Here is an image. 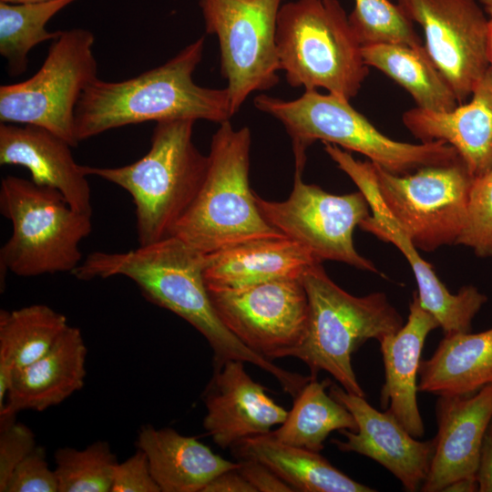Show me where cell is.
Masks as SVG:
<instances>
[{"label":"cell","instance_id":"obj_1","mask_svg":"<svg viewBox=\"0 0 492 492\" xmlns=\"http://www.w3.org/2000/svg\"><path fill=\"white\" fill-rule=\"evenodd\" d=\"M204 266V254L171 235L124 252L94 251L72 274L82 281L118 275L130 279L149 301L179 315L205 337L214 353L215 368L228 360L250 363L273 375L294 397L310 376L277 366L225 327L210 301Z\"/></svg>","mask_w":492,"mask_h":492},{"label":"cell","instance_id":"obj_2","mask_svg":"<svg viewBox=\"0 0 492 492\" xmlns=\"http://www.w3.org/2000/svg\"><path fill=\"white\" fill-rule=\"evenodd\" d=\"M204 37L164 64L121 81L96 78L83 91L75 112L77 140L128 125L171 119L231 120L228 89L199 86L193 73L201 62Z\"/></svg>","mask_w":492,"mask_h":492},{"label":"cell","instance_id":"obj_3","mask_svg":"<svg viewBox=\"0 0 492 492\" xmlns=\"http://www.w3.org/2000/svg\"><path fill=\"white\" fill-rule=\"evenodd\" d=\"M349 101L331 93L310 90L292 100L261 94L255 97L254 106L285 128L292 139L295 172L298 173H303L306 150L316 140L334 144L349 152H358L374 164L397 175L459 159L456 149L442 140L414 144L390 138Z\"/></svg>","mask_w":492,"mask_h":492},{"label":"cell","instance_id":"obj_4","mask_svg":"<svg viewBox=\"0 0 492 492\" xmlns=\"http://www.w3.org/2000/svg\"><path fill=\"white\" fill-rule=\"evenodd\" d=\"M195 122H156L149 151L133 163L114 168L83 165L87 176L101 178L130 194L139 245L170 236L202 185L209 159L193 142Z\"/></svg>","mask_w":492,"mask_h":492},{"label":"cell","instance_id":"obj_5","mask_svg":"<svg viewBox=\"0 0 492 492\" xmlns=\"http://www.w3.org/2000/svg\"><path fill=\"white\" fill-rule=\"evenodd\" d=\"M251 144L248 127L236 129L231 120L220 124L211 138L205 179L172 236L204 255L284 236L263 218L250 187Z\"/></svg>","mask_w":492,"mask_h":492},{"label":"cell","instance_id":"obj_6","mask_svg":"<svg viewBox=\"0 0 492 492\" xmlns=\"http://www.w3.org/2000/svg\"><path fill=\"white\" fill-rule=\"evenodd\" d=\"M308 302L305 337L292 357L309 367L311 377L329 373L348 393L364 396L352 367V354L369 339L380 342L396 333L403 317L384 292L354 296L327 275L322 263L310 266L302 276Z\"/></svg>","mask_w":492,"mask_h":492},{"label":"cell","instance_id":"obj_7","mask_svg":"<svg viewBox=\"0 0 492 492\" xmlns=\"http://www.w3.org/2000/svg\"><path fill=\"white\" fill-rule=\"evenodd\" d=\"M276 43L280 68L293 87H321L350 100L369 74L363 46L338 0L282 4Z\"/></svg>","mask_w":492,"mask_h":492},{"label":"cell","instance_id":"obj_8","mask_svg":"<svg viewBox=\"0 0 492 492\" xmlns=\"http://www.w3.org/2000/svg\"><path fill=\"white\" fill-rule=\"evenodd\" d=\"M0 211L12 234L0 250L1 277L73 272L79 245L92 231V216L75 210L57 190L23 178L1 180Z\"/></svg>","mask_w":492,"mask_h":492},{"label":"cell","instance_id":"obj_9","mask_svg":"<svg viewBox=\"0 0 492 492\" xmlns=\"http://www.w3.org/2000/svg\"><path fill=\"white\" fill-rule=\"evenodd\" d=\"M94 44L87 29L61 31L36 74L1 85L0 122L42 127L77 147L76 108L86 87L98 77Z\"/></svg>","mask_w":492,"mask_h":492},{"label":"cell","instance_id":"obj_10","mask_svg":"<svg viewBox=\"0 0 492 492\" xmlns=\"http://www.w3.org/2000/svg\"><path fill=\"white\" fill-rule=\"evenodd\" d=\"M374 165L382 200L417 250L456 244L466 224L474 179L461 158L404 175Z\"/></svg>","mask_w":492,"mask_h":492},{"label":"cell","instance_id":"obj_11","mask_svg":"<svg viewBox=\"0 0 492 492\" xmlns=\"http://www.w3.org/2000/svg\"><path fill=\"white\" fill-rule=\"evenodd\" d=\"M282 0H199L205 29L215 35L233 114L255 91L279 82L277 20Z\"/></svg>","mask_w":492,"mask_h":492},{"label":"cell","instance_id":"obj_12","mask_svg":"<svg viewBox=\"0 0 492 492\" xmlns=\"http://www.w3.org/2000/svg\"><path fill=\"white\" fill-rule=\"evenodd\" d=\"M260 212L272 227L298 243L318 261L343 262L356 269L378 272L369 259L354 244L356 226L370 215L364 195H336L302 180L294 173L292 192L282 201H272L255 193Z\"/></svg>","mask_w":492,"mask_h":492},{"label":"cell","instance_id":"obj_13","mask_svg":"<svg viewBox=\"0 0 492 492\" xmlns=\"http://www.w3.org/2000/svg\"><path fill=\"white\" fill-rule=\"evenodd\" d=\"M208 291L221 323L257 354L270 361L289 357L302 344L309 320L302 277Z\"/></svg>","mask_w":492,"mask_h":492},{"label":"cell","instance_id":"obj_14","mask_svg":"<svg viewBox=\"0 0 492 492\" xmlns=\"http://www.w3.org/2000/svg\"><path fill=\"white\" fill-rule=\"evenodd\" d=\"M336 165L358 187L370 206L372 214L359 227L394 244L403 253L415 275L420 304L436 319L444 335L469 333L473 319L487 297L473 285L463 286L456 293L448 291L382 200L374 163L355 159L350 152H342L336 158Z\"/></svg>","mask_w":492,"mask_h":492},{"label":"cell","instance_id":"obj_15","mask_svg":"<svg viewBox=\"0 0 492 492\" xmlns=\"http://www.w3.org/2000/svg\"><path fill=\"white\" fill-rule=\"evenodd\" d=\"M425 34V47L453 88L458 105L471 97L489 68L488 18L475 0H397Z\"/></svg>","mask_w":492,"mask_h":492},{"label":"cell","instance_id":"obj_16","mask_svg":"<svg viewBox=\"0 0 492 492\" xmlns=\"http://www.w3.org/2000/svg\"><path fill=\"white\" fill-rule=\"evenodd\" d=\"M329 394L343 404L356 422L355 431L340 430L346 440H332L342 452L365 456L389 470L409 492L420 490L434 453V440L419 441L388 411L380 412L364 396L331 384Z\"/></svg>","mask_w":492,"mask_h":492},{"label":"cell","instance_id":"obj_17","mask_svg":"<svg viewBox=\"0 0 492 492\" xmlns=\"http://www.w3.org/2000/svg\"><path fill=\"white\" fill-rule=\"evenodd\" d=\"M436 417L437 434L423 492L445 491L456 481L477 478L484 435L492 417V384L469 395H439Z\"/></svg>","mask_w":492,"mask_h":492},{"label":"cell","instance_id":"obj_18","mask_svg":"<svg viewBox=\"0 0 492 492\" xmlns=\"http://www.w3.org/2000/svg\"><path fill=\"white\" fill-rule=\"evenodd\" d=\"M241 360H228L215 368L204 403L203 426L221 448L246 437L267 434L288 415L247 374Z\"/></svg>","mask_w":492,"mask_h":492},{"label":"cell","instance_id":"obj_19","mask_svg":"<svg viewBox=\"0 0 492 492\" xmlns=\"http://www.w3.org/2000/svg\"><path fill=\"white\" fill-rule=\"evenodd\" d=\"M67 140L38 126L0 124V164L28 169L31 180L60 192L77 211L92 216L91 189Z\"/></svg>","mask_w":492,"mask_h":492},{"label":"cell","instance_id":"obj_20","mask_svg":"<svg viewBox=\"0 0 492 492\" xmlns=\"http://www.w3.org/2000/svg\"><path fill=\"white\" fill-rule=\"evenodd\" d=\"M471 99L446 112L419 108L403 115L405 128L422 142L442 140L452 146L476 178L492 169V71L475 87Z\"/></svg>","mask_w":492,"mask_h":492},{"label":"cell","instance_id":"obj_21","mask_svg":"<svg viewBox=\"0 0 492 492\" xmlns=\"http://www.w3.org/2000/svg\"><path fill=\"white\" fill-rule=\"evenodd\" d=\"M87 352L79 328L68 325L46 354L14 372L0 420L15 417L20 411H44L80 390Z\"/></svg>","mask_w":492,"mask_h":492},{"label":"cell","instance_id":"obj_22","mask_svg":"<svg viewBox=\"0 0 492 492\" xmlns=\"http://www.w3.org/2000/svg\"><path fill=\"white\" fill-rule=\"evenodd\" d=\"M439 327L436 319L421 306L415 292L406 323L379 342L384 367L381 407L415 438L425 434L416 398L421 354L426 336Z\"/></svg>","mask_w":492,"mask_h":492},{"label":"cell","instance_id":"obj_23","mask_svg":"<svg viewBox=\"0 0 492 492\" xmlns=\"http://www.w3.org/2000/svg\"><path fill=\"white\" fill-rule=\"evenodd\" d=\"M322 263L285 236L244 242L205 255L208 289L238 288L282 278H301Z\"/></svg>","mask_w":492,"mask_h":492},{"label":"cell","instance_id":"obj_24","mask_svg":"<svg viewBox=\"0 0 492 492\" xmlns=\"http://www.w3.org/2000/svg\"><path fill=\"white\" fill-rule=\"evenodd\" d=\"M137 444L147 456L160 492H202L215 477L240 465L171 428L144 425Z\"/></svg>","mask_w":492,"mask_h":492},{"label":"cell","instance_id":"obj_25","mask_svg":"<svg viewBox=\"0 0 492 492\" xmlns=\"http://www.w3.org/2000/svg\"><path fill=\"white\" fill-rule=\"evenodd\" d=\"M417 389L462 395L492 384V328L445 335L432 356L421 361Z\"/></svg>","mask_w":492,"mask_h":492},{"label":"cell","instance_id":"obj_26","mask_svg":"<svg viewBox=\"0 0 492 492\" xmlns=\"http://www.w3.org/2000/svg\"><path fill=\"white\" fill-rule=\"evenodd\" d=\"M231 448L239 459L251 458L267 466L294 491H375L338 470L319 452L282 443L271 432L241 439Z\"/></svg>","mask_w":492,"mask_h":492},{"label":"cell","instance_id":"obj_27","mask_svg":"<svg viewBox=\"0 0 492 492\" xmlns=\"http://www.w3.org/2000/svg\"><path fill=\"white\" fill-rule=\"evenodd\" d=\"M364 63L403 87L421 109L446 112L458 101L450 84L435 65L425 46L414 47L395 43L362 46Z\"/></svg>","mask_w":492,"mask_h":492},{"label":"cell","instance_id":"obj_28","mask_svg":"<svg viewBox=\"0 0 492 492\" xmlns=\"http://www.w3.org/2000/svg\"><path fill=\"white\" fill-rule=\"evenodd\" d=\"M332 382L311 379L294 396L293 405L285 421L271 431L279 441L321 452L323 442L333 431H355L356 422L351 412L335 400L326 389Z\"/></svg>","mask_w":492,"mask_h":492},{"label":"cell","instance_id":"obj_29","mask_svg":"<svg viewBox=\"0 0 492 492\" xmlns=\"http://www.w3.org/2000/svg\"><path fill=\"white\" fill-rule=\"evenodd\" d=\"M67 317L46 304L0 312V375L37 360L68 326Z\"/></svg>","mask_w":492,"mask_h":492},{"label":"cell","instance_id":"obj_30","mask_svg":"<svg viewBox=\"0 0 492 492\" xmlns=\"http://www.w3.org/2000/svg\"><path fill=\"white\" fill-rule=\"evenodd\" d=\"M76 0L30 3L0 1V54L11 77L28 67V54L38 44L57 38L61 31H48L47 23Z\"/></svg>","mask_w":492,"mask_h":492},{"label":"cell","instance_id":"obj_31","mask_svg":"<svg viewBox=\"0 0 492 492\" xmlns=\"http://www.w3.org/2000/svg\"><path fill=\"white\" fill-rule=\"evenodd\" d=\"M58 492H111L118 463L106 441L86 448L63 447L55 453Z\"/></svg>","mask_w":492,"mask_h":492},{"label":"cell","instance_id":"obj_32","mask_svg":"<svg viewBox=\"0 0 492 492\" xmlns=\"http://www.w3.org/2000/svg\"><path fill=\"white\" fill-rule=\"evenodd\" d=\"M348 18L362 46L376 43L424 46L414 23L397 4L389 0H354Z\"/></svg>","mask_w":492,"mask_h":492},{"label":"cell","instance_id":"obj_33","mask_svg":"<svg viewBox=\"0 0 492 492\" xmlns=\"http://www.w3.org/2000/svg\"><path fill=\"white\" fill-rule=\"evenodd\" d=\"M456 244L479 257H492V169L473 179L467 220Z\"/></svg>","mask_w":492,"mask_h":492},{"label":"cell","instance_id":"obj_34","mask_svg":"<svg viewBox=\"0 0 492 492\" xmlns=\"http://www.w3.org/2000/svg\"><path fill=\"white\" fill-rule=\"evenodd\" d=\"M33 431L15 417L0 420V491L5 492L10 477L36 447Z\"/></svg>","mask_w":492,"mask_h":492},{"label":"cell","instance_id":"obj_35","mask_svg":"<svg viewBox=\"0 0 492 492\" xmlns=\"http://www.w3.org/2000/svg\"><path fill=\"white\" fill-rule=\"evenodd\" d=\"M5 492H58L56 471L49 467L41 446H36L18 464Z\"/></svg>","mask_w":492,"mask_h":492},{"label":"cell","instance_id":"obj_36","mask_svg":"<svg viewBox=\"0 0 492 492\" xmlns=\"http://www.w3.org/2000/svg\"><path fill=\"white\" fill-rule=\"evenodd\" d=\"M111 492H160L142 450L117 464Z\"/></svg>","mask_w":492,"mask_h":492},{"label":"cell","instance_id":"obj_37","mask_svg":"<svg viewBox=\"0 0 492 492\" xmlns=\"http://www.w3.org/2000/svg\"><path fill=\"white\" fill-rule=\"evenodd\" d=\"M239 464V471L254 488L255 492L294 491L272 469L255 459H240Z\"/></svg>","mask_w":492,"mask_h":492},{"label":"cell","instance_id":"obj_38","mask_svg":"<svg viewBox=\"0 0 492 492\" xmlns=\"http://www.w3.org/2000/svg\"><path fill=\"white\" fill-rule=\"evenodd\" d=\"M478 491L492 492V417L486 429L477 472Z\"/></svg>","mask_w":492,"mask_h":492},{"label":"cell","instance_id":"obj_39","mask_svg":"<svg viewBox=\"0 0 492 492\" xmlns=\"http://www.w3.org/2000/svg\"><path fill=\"white\" fill-rule=\"evenodd\" d=\"M238 467L229 469L215 477L202 492H255Z\"/></svg>","mask_w":492,"mask_h":492},{"label":"cell","instance_id":"obj_40","mask_svg":"<svg viewBox=\"0 0 492 492\" xmlns=\"http://www.w3.org/2000/svg\"><path fill=\"white\" fill-rule=\"evenodd\" d=\"M487 52L489 68L492 71V14L489 15L487 35Z\"/></svg>","mask_w":492,"mask_h":492},{"label":"cell","instance_id":"obj_41","mask_svg":"<svg viewBox=\"0 0 492 492\" xmlns=\"http://www.w3.org/2000/svg\"><path fill=\"white\" fill-rule=\"evenodd\" d=\"M484 11L489 15L492 14V0H478Z\"/></svg>","mask_w":492,"mask_h":492},{"label":"cell","instance_id":"obj_42","mask_svg":"<svg viewBox=\"0 0 492 492\" xmlns=\"http://www.w3.org/2000/svg\"><path fill=\"white\" fill-rule=\"evenodd\" d=\"M3 2H8V3H30V2H42V1H48V0H0Z\"/></svg>","mask_w":492,"mask_h":492}]
</instances>
